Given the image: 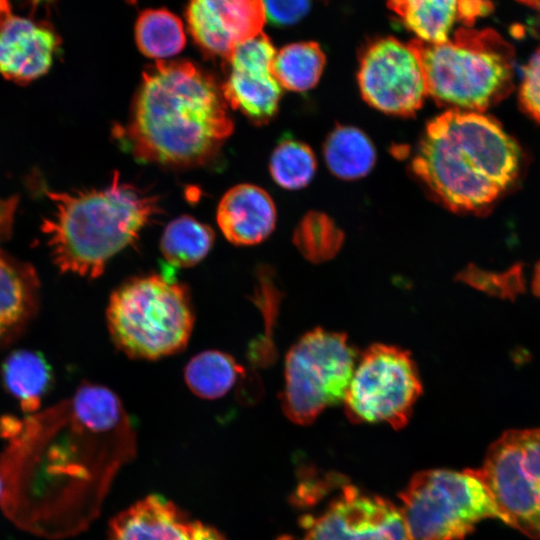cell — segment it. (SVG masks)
<instances>
[{
    "label": "cell",
    "mask_w": 540,
    "mask_h": 540,
    "mask_svg": "<svg viewBox=\"0 0 540 540\" xmlns=\"http://www.w3.org/2000/svg\"><path fill=\"white\" fill-rule=\"evenodd\" d=\"M227 107L208 73L189 61L158 60L144 70L128 122L116 134L139 161L200 166L233 132Z\"/></svg>",
    "instance_id": "cell-1"
},
{
    "label": "cell",
    "mask_w": 540,
    "mask_h": 540,
    "mask_svg": "<svg viewBox=\"0 0 540 540\" xmlns=\"http://www.w3.org/2000/svg\"><path fill=\"white\" fill-rule=\"evenodd\" d=\"M521 151L495 118L446 110L426 126L411 166L453 212L481 214L516 179Z\"/></svg>",
    "instance_id": "cell-2"
},
{
    "label": "cell",
    "mask_w": 540,
    "mask_h": 540,
    "mask_svg": "<svg viewBox=\"0 0 540 540\" xmlns=\"http://www.w3.org/2000/svg\"><path fill=\"white\" fill-rule=\"evenodd\" d=\"M47 195L55 209L42 231L57 266L89 278L101 275L107 262L161 212L158 197L121 182L117 172L103 189Z\"/></svg>",
    "instance_id": "cell-3"
},
{
    "label": "cell",
    "mask_w": 540,
    "mask_h": 540,
    "mask_svg": "<svg viewBox=\"0 0 540 540\" xmlns=\"http://www.w3.org/2000/svg\"><path fill=\"white\" fill-rule=\"evenodd\" d=\"M427 94L447 110L484 113L514 88L515 53L492 29L459 28L442 43L413 39Z\"/></svg>",
    "instance_id": "cell-4"
},
{
    "label": "cell",
    "mask_w": 540,
    "mask_h": 540,
    "mask_svg": "<svg viewBox=\"0 0 540 540\" xmlns=\"http://www.w3.org/2000/svg\"><path fill=\"white\" fill-rule=\"evenodd\" d=\"M106 318L112 340L122 352L155 360L186 347L194 310L184 283L152 273L130 278L114 290Z\"/></svg>",
    "instance_id": "cell-5"
},
{
    "label": "cell",
    "mask_w": 540,
    "mask_h": 540,
    "mask_svg": "<svg viewBox=\"0 0 540 540\" xmlns=\"http://www.w3.org/2000/svg\"><path fill=\"white\" fill-rule=\"evenodd\" d=\"M135 431L110 389L85 383L66 400L65 415L46 446L49 464L60 474L88 480L108 476L135 452Z\"/></svg>",
    "instance_id": "cell-6"
},
{
    "label": "cell",
    "mask_w": 540,
    "mask_h": 540,
    "mask_svg": "<svg viewBox=\"0 0 540 540\" xmlns=\"http://www.w3.org/2000/svg\"><path fill=\"white\" fill-rule=\"evenodd\" d=\"M399 497L409 540H464L480 521L498 517L478 469L421 471Z\"/></svg>",
    "instance_id": "cell-7"
},
{
    "label": "cell",
    "mask_w": 540,
    "mask_h": 540,
    "mask_svg": "<svg viewBox=\"0 0 540 540\" xmlns=\"http://www.w3.org/2000/svg\"><path fill=\"white\" fill-rule=\"evenodd\" d=\"M356 350L343 333L316 328L288 351L281 408L299 425L343 402L356 365Z\"/></svg>",
    "instance_id": "cell-8"
},
{
    "label": "cell",
    "mask_w": 540,
    "mask_h": 540,
    "mask_svg": "<svg viewBox=\"0 0 540 540\" xmlns=\"http://www.w3.org/2000/svg\"><path fill=\"white\" fill-rule=\"evenodd\" d=\"M498 519L540 539V428L505 431L478 469Z\"/></svg>",
    "instance_id": "cell-9"
},
{
    "label": "cell",
    "mask_w": 540,
    "mask_h": 540,
    "mask_svg": "<svg viewBox=\"0 0 540 540\" xmlns=\"http://www.w3.org/2000/svg\"><path fill=\"white\" fill-rule=\"evenodd\" d=\"M422 393L417 366L410 353L399 347L373 344L355 365L344 402L354 423L406 426Z\"/></svg>",
    "instance_id": "cell-10"
},
{
    "label": "cell",
    "mask_w": 540,
    "mask_h": 540,
    "mask_svg": "<svg viewBox=\"0 0 540 540\" xmlns=\"http://www.w3.org/2000/svg\"><path fill=\"white\" fill-rule=\"evenodd\" d=\"M357 78L363 99L387 114L412 116L428 96L417 56L393 37L377 39L364 49Z\"/></svg>",
    "instance_id": "cell-11"
},
{
    "label": "cell",
    "mask_w": 540,
    "mask_h": 540,
    "mask_svg": "<svg viewBox=\"0 0 540 540\" xmlns=\"http://www.w3.org/2000/svg\"><path fill=\"white\" fill-rule=\"evenodd\" d=\"M304 524L299 540H409L400 508L351 485Z\"/></svg>",
    "instance_id": "cell-12"
},
{
    "label": "cell",
    "mask_w": 540,
    "mask_h": 540,
    "mask_svg": "<svg viewBox=\"0 0 540 540\" xmlns=\"http://www.w3.org/2000/svg\"><path fill=\"white\" fill-rule=\"evenodd\" d=\"M275 53L270 39L261 32L238 44L225 60L224 99L256 124L268 122L278 110L282 87L272 72Z\"/></svg>",
    "instance_id": "cell-13"
},
{
    "label": "cell",
    "mask_w": 540,
    "mask_h": 540,
    "mask_svg": "<svg viewBox=\"0 0 540 540\" xmlns=\"http://www.w3.org/2000/svg\"><path fill=\"white\" fill-rule=\"evenodd\" d=\"M189 31L201 50L226 60L235 47L262 32V0H190Z\"/></svg>",
    "instance_id": "cell-14"
},
{
    "label": "cell",
    "mask_w": 540,
    "mask_h": 540,
    "mask_svg": "<svg viewBox=\"0 0 540 540\" xmlns=\"http://www.w3.org/2000/svg\"><path fill=\"white\" fill-rule=\"evenodd\" d=\"M60 45L48 23L15 14L9 0H0V74L17 83L48 72Z\"/></svg>",
    "instance_id": "cell-15"
},
{
    "label": "cell",
    "mask_w": 540,
    "mask_h": 540,
    "mask_svg": "<svg viewBox=\"0 0 540 540\" xmlns=\"http://www.w3.org/2000/svg\"><path fill=\"white\" fill-rule=\"evenodd\" d=\"M276 209L262 188L240 184L228 190L217 208V222L224 236L235 245L262 242L273 231Z\"/></svg>",
    "instance_id": "cell-16"
},
{
    "label": "cell",
    "mask_w": 540,
    "mask_h": 540,
    "mask_svg": "<svg viewBox=\"0 0 540 540\" xmlns=\"http://www.w3.org/2000/svg\"><path fill=\"white\" fill-rule=\"evenodd\" d=\"M389 8L418 39L431 43L448 40L456 22L470 28L489 13V0H387Z\"/></svg>",
    "instance_id": "cell-17"
},
{
    "label": "cell",
    "mask_w": 540,
    "mask_h": 540,
    "mask_svg": "<svg viewBox=\"0 0 540 540\" xmlns=\"http://www.w3.org/2000/svg\"><path fill=\"white\" fill-rule=\"evenodd\" d=\"M196 527L171 502L152 495L112 520L111 540H194Z\"/></svg>",
    "instance_id": "cell-18"
},
{
    "label": "cell",
    "mask_w": 540,
    "mask_h": 540,
    "mask_svg": "<svg viewBox=\"0 0 540 540\" xmlns=\"http://www.w3.org/2000/svg\"><path fill=\"white\" fill-rule=\"evenodd\" d=\"M34 269L0 247V340L18 330L32 315L38 293Z\"/></svg>",
    "instance_id": "cell-19"
},
{
    "label": "cell",
    "mask_w": 540,
    "mask_h": 540,
    "mask_svg": "<svg viewBox=\"0 0 540 540\" xmlns=\"http://www.w3.org/2000/svg\"><path fill=\"white\" fill-rule=\"evenodd\" d=\"M324 158L338 178L355 180L367 175L375 164V148L368 136L351 126H337L324 144Z\"/></svg>",
    "instance_id": "cell-20"
},
{
    "label": "cell",
    "mask_w": 540,
    "mask_h": 540,
    "mask_svg": "<svg viewBox=\"0 0 540 540\" xmlns=\"http://www.w3.org/2000/svg\"><path fill=\"white\" fill-rule=\"evenodd\" d=\"M244 374V368L231 355L218 350H206L195 355L184 370L189 389L205 399L226 395Z\"/></svg>",
    "instance_id": "cell-21"
},
{
    "label": "cell",
    "mask_w": 540,
    "mask_h": 540,
    "mask_svg": "<svg viewBox=\"0 0 540 540\" xmlns=\"http://www.w3.org/2000/svg\"><path fill=\"white\" fill-rule=\"evenodd\" d=\"M3 378L8 390L19 400L27 413H36L50 380L51 371L38 353L20 350L12 353L3 365Z\"/></svg>",
    "instance_id": "cell-22"
},
{
    "label": "cell",
    "mask_w": 540,
    "mask_h": 540,
    "mask_svg": "<svg viewBox=\"0 0 540 540\" xmlns=\"http://www.w3.org/2000/svg\"><path fill=\"white\" fill-rule=\"evenodd\" d=\"M214 232L206 224L191 216H180L165 228L160 248L165 260L177 268L199 263L210 251Z\"/></svg>",
    "instance_id": "cell-23"
},
{
    "label": "cell",
    "mask_w": 540,
    "mask_h": 540,
    "mask_svg": "<svg viewBox=\"0 0 540 540\" xmlns=\"http://www.w3.org/2000/svg\"><path fill=\"white\" fill-rule=\"evenodd\" d=\"M325 61V55L317 43H293L275 53L272 72L282 88L303 92L317 84Z\"/></svg>",
    "instance_id": "cell-24"
},
{
    "label": "cell",
    "mask_w": 540,
    "mask_h": 540,
    "mask_svg": "<svg viewBox=\"0 0 540 540\" xmlns=\"http://www.w3.org/2000/svg\"><path fill=\"white\" fill-rule=\"evenodd\" d=\"M135 38L139 50L155 59L176 55L186 42L181 20L165 9L142 12L136 22Z\"/></svg>",
    "instance_id": "cell-25"
},
{
    "label": "cell",
    "mask_w": 540,
    "mask_h": 540,
    "mask_svg": "<svg viewBox=\"0 0 540 540\" xmlns=\"http://www.w3.org/2000/svg\"><path fill=\"white\" fill-rule=\"evenodd\" d=\"M269 168L273 180L279 186L300 189L312 180L316 171V159L306 144L285 139L273 150Z\"/></svg>",
    "instance_id": "cell-26"
},
{
    "label": "cell",
    "mask_w": 540,
    "mask_h": 540,
    "mask_svg": "<svg viewBox=\"0 0 540 540\" xmlns=\"http://www.w3.org/2000/svg\"><path fill=\"white\" fill-rule=\"evenodd\" d=\"M343 232L325 214L305 215L294 233V244L303 256L315 263L332 258L343 243Z\"/></svg>",
    "instance_id": "cell-27"
},
{
    "label": "cell",
    "mask_w": 540,
    "mask_h": 540,
    "mask_svg": "<svg viewBox=\"0 0 540 540\" xmlns=\"http://www.w3.org/2000/svg\"><path fill=\"white\" fill-rule=\"evenodd\" d=\"M457 279L489 295L514 300L525 291L523 267L516 264L504 272L486 271L475 265L463 269Z\"/></svg>",
    "instance_id": "cell-28"
},
{
    "label": "cell",
    "mask_w": 540,
    "mask_h": 540,
    "mask_svg": "<svg viewBox=\"0 0 540 540\" xmlns=\"http://www.w3.org/2000/svg\"><path fill=\"white\" fill-rule=\"evenodd\" d=\"M518 100L522 111L540 124V46L524 67Z\"/></svg>",
    "instance_id": "cell-29"
},
{
    "label": "cell",
    "mask_w": 540,
    "mask_h": 540,
    "mask_svg": "<svg viewBox=\"0 0 540 540\" xmlns=\"http://www.w3.org/2000/svg\"><path fill=\"white\" fill-rule=\"evenodd\" d=\"M266 18L276 25L300 20L309 9V0H262Z\"/></svg>",
    "instance_id": "cell-30"
},
{
    "label": "cell",
    "mask_w": 540,
    "mask_h": 540,
    "mask_svg": "<svg viewBox=\"0 0 540 540\" xmlns=\"http://www.w3.org/2000/svg\"><path fill=\"white\" fill-rule=\"evenodd\" d=\"M531 290L535 296L540 298V261L537 262L533 271Z\"/></svg>",
    "instance_id": "cell-31"
},
{
    "label": "cell",
    "mask_w": 540,
    "mask_h": 540,
    "mask_svg": "<svg viewBox=\"0 0 540 540\" xmlns=\"http://www.w3.org/2000/svg\"><path fill=\"white\" fill-rule=\"evenodd\" d=\"M517 1L540 11V0H517Z\"/></svg>",
    "instance_id": "cell-32"
},
{
    "label": "cell",
    "mask_w": 540,
    "mask_h": 540,
    "mask_svg": "<svg viewBox=\"0 0 540 540\" xmlns=\"http://www.w3.org/2000/svg\"><path fill=\"white\" fill-rule=\"evenodd\" d=\"M2 493H3V482H2L1 475H0V500L2 498Z\"/></svg>",
    "instance_id": "cell-33"
}]
</instances>
